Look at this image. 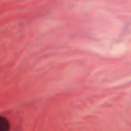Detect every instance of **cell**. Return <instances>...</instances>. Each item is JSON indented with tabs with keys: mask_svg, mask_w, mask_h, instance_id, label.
<instances>
[{
	"mask_svg": "<svg viewBox=\"0 0 131 131\" xmlns=\"http://www.w3.org/2000/svg\"><path fill=\"white\" fill-rule=\"evenodd\" d=\"M11 125L9 120L4 116L0 115V131H10Z\"/></svg>",
	"mask_w": 131,
	"mask_h": 131,
	"instance_id": "cell-1",
	"label": "cell"
}]
</instances>
